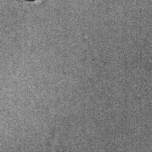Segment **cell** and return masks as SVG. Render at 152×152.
Wrapping results in <instances>:
<instances>
[{
	"label": "cell",
	"mask_w": 152,
	"mask_h": 152,
	"mask_svg": "<svg viewBox=\"0 0 152 152\" xmlns=\"http://www.w3.org/2000/svg\"><path fill=\"white\" fill-rule=\"evenodd\" d=\"M26 1H34V0H25Z\"/></svg>",
	"instance_id": "cell-1"
}]
</instances>
